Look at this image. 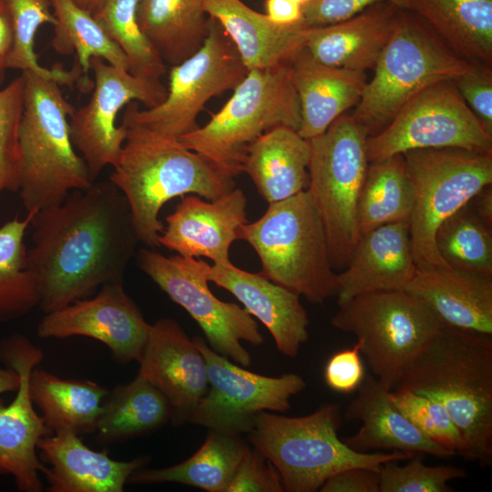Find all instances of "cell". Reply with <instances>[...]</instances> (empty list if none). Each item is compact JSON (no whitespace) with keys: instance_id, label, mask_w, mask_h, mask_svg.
Wrapping results in <instances>:
<instances>
[{"instance_id":"6da1fadb","label":"cell","mask_w":492,"mask_h":492,"mask_svg":"<svg viewBox=\"0 0 492 492\" xmlns=\"http://www.w3.org/2000/svg\"><path fill=\"white\" fill-rule=\"evenodd\" d=\"M31 223L33 247L26 264L45 313L123 282L138 242L128 201L109 179L70 191Z\"/></svg>"},{"instance_id":"7a4b0ae2","label":"cell","mask_w":492,"mask_h":492,"mask_svg":"<svg viewBox=\"0 0 492 492\" xmlns=\"http://www.w3.org/2000/svg\"><path fill=\"white\" fill-rule=\"evenodd\" d=\"M397 388L441 403L466 443V460L492 465L490 335L445 325L404 372Z\"/></svg>"},{"instance_id":"3957f363","label":"cell","mask_w":492,"mask_h":492,"mask_svg":"<svg viewBox=\"0 0 492 492\" xmlns=\"http://www.w3.org/2000/svg\"><path fill=\"white\" fill-rule=\"evenodd\" d=\"M127 128L108 179L126 198L138 240L146 247H160L164 225L159 211L171 199L193 194L214 200L235 189L233 175L179 139L138 127Z\"/></svg>"},{"instance_id":"277c9868","label":"cell","mask_w":492,"mask_h":492,"mask_svg":"<svg viewBox=\"0 0 492 492\" xmlns=\"http://www.w3.org/2000/svg\"><path fill=\"white\" fill-rule=\"evenodd\" d=\"M24 108L19 127V192L27 214L59 204L74 190L89 188L88 168L75 149L69 118L75 107L60 85L33 72H22Z\"/></svg>"},{"instance_id":"5b68a950","label":"cell","mask_w":492,"mask_h":492,"mask_svg":"<svg viewBox=\"0 0 492 492\" xmlns=\"http://www.w3.org/2000/svg\"><path fill=\"white\" fill-rule=\"evenodd\" d=\"M340 410L328 404L303 416L261 412L249 440L278 470L284 491L315 492L333 475L350 467L379 470L386 461L409 460L410 452L360 453L340 440Z\"/></svg>"},{"instance_id":"8992f818","label":"cell","mask_w":492,"mask_h":492,"mask_svg":"<svg viewBox=\"0 0 492 492\" xmlns=\"http://www.w3.org/2000/svg\"><path fill=\"white\" fill-rule=\"evenodd\" d=\"M240 240L254 249L270 281L316 304L337 295L324 227L307 190L270 203L260 219L241 227Z\"/></svg>"},{"instance_id":"52a82bcc","label":"cell","mask_w":492,"mask_h":492,"mask_svg":"<svg viewBox=\"0 0 492 492\" xmlns=\"http://www.w3.org/2000/svg\"><path fill=\"white\" fill-rule=\"evenodd\" d=\"M468 61L456 54L418 15L400 9L352 118L372 137L417 93L456 79Z\"/></svg>"},{"instance_id":"ba28073f","label":"cell","mask_w":492,"mask_h":492,"mask_svg":"<svg viewBox=\"0 0 492 492\" xmlns=\"http://www.w3.org/2000/svg\"><path fill=\"white\" fill-rule=\"evenodd\" d=\"M230 99L203 127L179 142L234 177L248 146L263 133L288 127L298 131L301 108L288 67L248 70Z\"/></svg>"},{"instance_id":"9c48e42d","label":"cell","mask_w":492,"mask_h":492,"mask_svg":"<svg viewBox=\"0 0 492 492\" xmlns=\"http://www.w3.org/2000/svg\"><path fill=\"white\" fill-rule=\"evenodd\" d=\"M338 306L333 326L357 337L371 370L389 390L446 325L425 302L404 290L367 292Z\"/></svg>"},{"instance_id":"30bf717a","label":"cell","mask_w":492,"mask_h":492,"mask_svg":"<svg viewBox=\"0 0 492 492\" xmlns=\"http://www.w3.org/2000/svg\"><path fill=\"white\" fill-rule=\"evenodd\" d=\"M364 129L348 114L308 139L309 186L320 213L333 269H344L359 240L356 211L368 159Z\"/></svg>"},{"instance_id":"8fae6325","label":"cell","mask_w":492,"mask_h":492,"mask_svg":"<svg viewBox=\"0 0 492 492\" xmlns=\"http://www.w3.org/2000/svg\"><path fill=\"white\" fill-rule=\"evenodd\" d=\"M414 192L409 232L419 270L447 266L435 244L440 224L492 184V152L457 148L420 149L403 153Z\"/></svg>"},{"instance_id":"7c38bea8","label":"cell","mask_w":492,"mask_h":492,"mask_svg":"<svg viewBox=\"0 0 492 492\" xmlns=\"http://www.w3.org/2000/svg\"><path fill=\"white\" fill-rule=\"evenodd\" d=\"M247 73L227 33L210 17L209 32L200 47L171 67L163 102L142 110L138 103L130 102L122 124L179 139L199 127L198 116L211 97L233 90Z\"/></svg>"},{"instance_id":"4fadbf2b","label":"cell","mask_w":492,"mask_h":492,"mask_svg":"<svg viewBox=\"0 0 492 492\" xmlns=\"http://www.w3.org/2000/svg\"><path fill=\"white\" fill-rule=\"evenodd\" d=\"M138 267L198 323L216 353L243 367L251 355L241 342L263 343L257 322L243 307L219 300L210 290V264L179 254L166 257L150 248L137 252Z\"/></svg>"},{"instance_id":"5bb4252c","label":"cell","mask_w":492,"mask_h":492,"mask_svg":"<svg viewBox=\"0 0 492 492\" xmlns=\"http://www.w3.org/2000/svg\"><path fill=\"white\" fill-rule=\"evenodd\" d=\"M441 148L492 152V135L453 81L437 82L417 93L384 128L366 139L369 162L412 149Z\"/></svg>"},{"instance_id":"9a60e30c","label":"cell","mask_w":492,"mask_h":492,"mask_svg":"<svg viewBox=\"0 0 492 492\" xmlns=\"http://www.w3.org/2000/svg\"><path fill=\"white\" fill-rule=\"evenodd\" d=\"M193 342L206 362L208 390L188 423L234 435L248 434L261 412H286L291 397L306 386L296 374H258L216 353L203 339L196 337Z\"/></svg>"},{"instance_id":"2e32d148","label":"cell","mask_w":492,"mask_h":492,"mask_svg":"<svg viewBox=\"0 0 492 492\" xmlns=\"http://www.w3.org/2000/svg\"><path fill=\"white\" fill-rule=\"evenodd\" d=\"M90 69L94 73L91 97L75 109L69 130L95 181L105 167L117 163L126 140L127 127L116 125L120 109L132 101L154 108L163 102L167 88L160 80L135 77L100 57L90 59Z\"/></svg>"},{"instance_id":"e0dca14e","label":"cell","mask_w":492,"mask_h":492,"mask_svg":"<svg viewBox=\"0 0 492 492\" xmlns=\"http://www.w3.org/2000/svg\"><path fill=\"white\" fill-rule=\"evenodd\" d=\"M44 354L24 334L13 333L0 341V361L17 372L20 384L9 405L0 397V475L13 477L22 492H41L39 475L46 466L38 456L39 440L53 432L34 408L28 380Z\"/></svg>"},{"instance_id":"ac0fdd59","label":"cell","mask_w":492,"mask_h":492,"mask_svg":"<svg viewBox=\"0 0 492 492\" xmlns=\"http://www.w3.org/2000/svg\"><path fill=\"white\" fill-rule=\"evenodd\" d=\"M149 328L123 282H115L102 285L95 296L46 313L36 333L44 339L92 338L105 344L115 361L128 364L139 360Z\"/></svg>"},{"instance_id":"d6986e66","label":"cell","mask_w":492,"mask_h":492,"mask_svg":"<svg viewBox=\"0 0 492 492\" xmlns=\"http://www.w3.org/2000/svg\"><path fill=\"white\" fill-rule=\"evenodd\" d=\"M138 375L159 389L170 405V420H188L208 390L205 359L181 326L162 318L149 324Z\"/></svg>"},{"instance_id":"ffe728a7","label":"cell","mask_w":492,"mask_h":492,"mask_svg":"<svg viewBox=\"0 0 492 492\" xmlns=\"http://www.w3.org/2000/svg\"><path fill=\"white\" fill-rule=\"evenodd\" d=\"M246 207L247 199L239 188L209 201L193 194L182 197L166 218L159 245L183 257H206L213 264H231V245L240 240L241 229L248 222Z\"/></svg>"},{"instance_id":"44dd1931","label":"cell","mask_w":492,"mask_h":492,"mask_svg":"<svg viewBox=\"0 0 492 492\" xmlns=\"http://www.w3.org/2000/svg\"><path fill=\"white\" fill-rule=\"evenodd\" d=\"M37 450L47 464L43 475L49 492H122L131 474L149 462L148 456L115 460L106 450L89 448L66 427L42 437Z\"/></svg>"},{"instance_id":"7402d4cb","label":"cell","mask_w":492,"mask_h":492,"mask_svg":"<svg viewBox=\"0 0 492 492\" xmlns=\"http://www.w3.org/2000/svg\"><path fill=\"white\" fill-rule=\"evenodd\" d=\"M208 279L234 295L267 328L279 352L288 357L298 354L309 337V319L299 294L232 263L210 265Z\"/></svg>"},{"instance_id":"603a6c76","label":"cell","mask_w":492,"mask_h":492,"mask_svg":"<svg viewBox=\"0 0 492 492\" xmlns=\"http://www.w3.org/2000/svg\"><path fill=\"white\" fill-rule=\"evenodd\" d=\"M415 271L409 223L379 226L359 237L349 263L337 274L338 305L367 292L403 290Z\"/></svg>"},{"instance_id":"cb8c5ba5","label":"cell","mask_w":492,"mask_h":492,"mask_svg":"<svg viewBox=\"0 0 492 492\" xmlns=\"http://www.w3.org/2000/svg\"><path fill=\"white\" fill-rule=\"evenodd\" d=\"M446 326L492 334V275L449 266L416 271L403 289Z\"/></svg>"},{"instance_id":"d4e9b609","label":"cell","mask_w":492,"mask_h":492,"mask_svg":"<svg viewBox=\"0 0 492 492\" xmlns=\"http://www.w3.org/2000/svg\"><path fill=\"white\" fill-rule=\"evenodd\" d=\"M390 391L377 378L364 375L344 418L359 420V431L344 443L354 451L394 450L439 457L456 454L424 435L394 404Z\"/></svg>"},{"instance_id":"484cf974","label":"cell","mask_w":492,"mask_h":492,"mask_svg":"<svg viewBox=\"0 0 492 492\" xmlns=\"http://www.w3.org/2000/svg\"><path fill=\"white\" fill-rule=\"evenodd\" d=\"M207 15L215 19L234 44L248 70L289 67L304 48V23L280 26L241 0H203Z\"/></svg>"},{"instance_id":"4316f807","label":"cell","mask_w":492,"mask_h":492,"mask_svg":"<svg viewBox=\"0 0 492 492\" xmlns=\"http://www.w3.org/2000/svg\"><path fill=\"white\" fill-rule=\"evenodd\" d=\"M400 9L392 3L380 2L343 22L308 27L304 49L321 64L365 72L374 68Z\"/></svg>"},{"instance_id":"83f0119b","label":"cell","mask_w":492,"mask_h":492,"mask_svg":"<svg viewBox=\"0 0 492 492\" xmlns=\"http://www.w3.org/2000/svg\"><path fill=\"white\" fill-rule=\"evenodd\" d=\"M301 108L298 133L315 138L360 101L367 84L364 71L330 67L313 59L303 48L288 67Z\"/></svg>"},{"instance_id":"f1b7e54d","label":"cell","mask_w":492,"mask_h":492,"mask_svg":"<svg viewBox=\"0 0 492 492\" xmlns=\"http://www.w3.org/2000/svg\"><path fill=\"white\" fill-rule=\"evenodd\" d=\"M310 156L308 139L293 128L277 127L248 146L242 170L270 204L308 189Z\"/></svg>"},{"instance_id":"f546056e","label":"cell","mask_w":492,"mask_h":492,"mask_svg":"<svg viewBox=\"0 0 492 492\" xmlns=\"http://www.w3.org/2000/svg\"><path fill=\"white\" fill-rule=\"evenodd\" d=\"M456 54L492 66V0H408Z\"/></svg>"},{"instance_id":"4dcf8cb0","label":"cell","mask_w":492,"mask_h":492,"mask_svg":"<svg viewBox=\"0 0 492 492\" xmlns=\"http://www.w3.org/2000/svg\"><path fill=\"white\" fill-rule=\"evenodd\" d=\"M33 404L53 432L66 427L78 435L95 431L108 390L90 380L66 379L36 367L28 380Z\"/></svg>"},{"instance_id":"1f68e13d","label":"cell","mask_w":492,"mask_h":492,"mask_svg":"<svg viewBox=\"0 0 492 492\" xmlns=\"http://www.w3.org/2000/svg\"><path fill=\"white\" fill-rule=\"evenodd\" d=\"M137 18L163 61L171 66L194 54L209 32L203 0H138Z\"/></svg>"},{"instance_id":"d6a6232c","label":"cell","mask_w":492,"mask_h":492,"mask_svg":"<svg viewBox=\"0 0 492 492\" xmlns=\"http://www.w3.org/2000/svg\"><path fill=\"white\" fill-rule=\"evenodd\" d=\"M249 446L240 435L209 429L204 443L190 457L170 466L141 467L128 483H179L208 492H226Z\"/></svg>"},{"instance_id":"836d02e7","label":"cell","mask_w":492,"mask_h":492,"mask_svg":"<svg viewBox=\"0 0 492 492\" xmlns=\"http://www.w3.org/2000/svg\"><path fill=\"white\" fill-rule=\"evenodd\" d=\"M170 420V405L154 385L137 375L105 397L95 433L97 441L110 444L150 433Z\"/></svg>"},{"instance_id":"e575fe53","label":"cell","mask_w":492,"mask_h":492,"mask_svg":"<svg viewBox=\"0 0 492 492\" xmlns=\"http://www.w3.org/2000/svg\"><path fill=\"white\" fill-rule=\"evenodd\" d=\"M414 192L403 154L368 163L356 211L359 237L393 222L409 223Z\"/></svg>"},{"instance_id":"d590c367","label":"cell","mask_w":492,"mask_h":492,"mask_svg":"<svg viewBox=\"0 0 492 492\" xmlns=\"http://www.w3.org/2000/svg\"><path fill=\"white\" fill-rule=\"evenodd\" d=\"M11 31L12 44L6 59V69L28 71L56 81L60 86L72 87L79 82L80 89L87 92L92 84L83 75L76 63L70 70L61 65L52 68L42 67L35 52V38L38 28L44 24L54 26L56 19L50 0H0Z\"/></svg>"},{"instance_id":"8d00e7d4","label":"cell","mask_w":492,"mask_h":492,"mask_svg":"<svg viewBox=\"0 0 492 492\" xmlns=\"http://www.w3.org/2000/svg\"><path fill=\"white\" fill-rule=\"evenodd\" d=\"M56 23L53 26V49L63 56L75 54L85 79L90 59L100 57L107 63L128 70L127 57L106 34L94 15L77 5L73 0H50Z\"/></svg>"},{"instance_id":"74e56055","label":"cell","mask_w":492,"mask_h":492,"mask_svg":"<svg viewBox=\"0 0 492 492\" xmlns=\"http://www.w3.org/2000/svg\"><path fill=\"white\" fill-rule=\"evenodd\" d=\"M35 215L15 218L0 228V323L18 319L39 304L36 282L26 269L24 243Z\"/></svg>"},{"instance_id":"f35d334b","label":"cell","mask_w":492,"mask_h":492,"mask_svg":"<svg viewBox=\"0 0 492 492\" xmlns=\"http://www.w3.org/2000/svg\"><path fill=\"white\" fill-rule=\"evenodd\" d=\"M491 227L468 201L437 228V252L451 268L492 275Z\"/></svg>"},{"instance_id":"ab89813d","label":"cell","mask_w":492,"mask_h":492,"mask_svg":"<svg viewBox=\"0 0 492 492\" xmlns=\"http://www.w3.org/2000/svg\"><path fill=\"white\" fill-rule=\"evenodd\" d=\"M137 5L138 0H106L93 15L124 53L131 75L160 80L166 63L141 30Z\"/></svg>"},{"instance_id":"60d3db41","label":"cell","mask_w":492,"mask_h":492,"mask_svg":"<svg viewBox=\"0 0 492 492\" xmlns=\"http://www.w3.org/2000/svg\"><path fill=\"white\" fill-rule=\"evenodd\" d=\"M390 395L399 411L424 435L466 460V443L441 403L403 388L391 390Z\"/></svg>"},{"instance_id":"b9f144b4","label":"cell","mask_w":492,"mask_h":492,"mask_svg":"<svg viewBox=\"0 0 492 492\" xmlns=\"http://www.w3.org/2000/svg\"><path fill=\"white\" fill-rule=\"evenodd\" d=\"M24 85L21 74L0 89V193L19 190V127L24 108Z\"/></svg>"},{"instance_id":"7bdbcfd3","label":"cell","mask_w":492,"mask_h":492,"mask_svg":"<svg viewBox=\"0 0 492 492\" xmlns=\"http://www.w3.org/2000/svg\"><path fill=\"white\" fill-rule=\"evenodd\" d=\"M422 455H415L402 466L395 460L383 463L379 492H451L447 482L466 476L455 466H426Z\"/></svg>"},{"instance_id":"ee69618b","label":"cell","mask_w":492,"mask_h":492,"mask_svg":"<svg viewBox=\"0 0 492 492\" xmlns=\"http://www.w3.org/2000/svg\"><path fill=\"white\" fill-rule=\"evenodd\" d=\"M453 82L466 104L492 135V66L468 61L466 69Z\"/></svg>"},{"instance_id":"f6af8a7d","label":"cell","mask_w":492,"mask_h":492,"mask_svg":"<svg viewBox=\"0 0 492 492\" xmlns=\"http://www.w3.org/2000/svg\"><path fill=\"white\" fill-rule=\"evenodd\" d=\"M282 477L272 465L255 447L245 452L226 492H282Z\"/></svg>"},{"instance_id":"bcb514c9","label":"cell","mask_w":492,"mask_h":492,"mask_svg":"<svg viewBox=\"0 0 492 492\" xmlns=\"http://www.w3.org/2000/svg\"><path fill=\"white\" fill-rule=\"evenodd\" d=\"M380 2L409 10L408 0H309L302 6V18L308 27L324 26L347 20Z\"/></svg>"},{"instance_id":"7dc6e473","label":"cell","mask_w":492,"mask_h":492,"mask_svg":"<svg viewBox=\"0 0 492 492\" xmlns=\"http://www.w3.org/2000/svg\"><path fill=\"white\" fill-rule=\"evenodd\" d=\"M360 353L357 342L353 348L341 350L331 356L324 370V379L331 389L342 394L357 389L365 375Z\"/></svg>"},{"instance_id":"c3c4849f","label":"cell","mask_w":492,"mask_h":492,"mask_svg":"<svg viewBox=\"0 0 492 492\" xmlns=\"http://www.w3.org/2000/svg\"><path fill=\"white\" fill-rule=\"evenodd\" d=\"M380 471L369 467H350L330 477L321 492H379Z\"/></svg>"},{"instance_id":"681fc988","label":"cell","mask_w":492,"mask_h":492,"mask_svg":"<svg viewBox=\"0 0 492 492\" xmlns=\"http://www.w3.org/2000/svg\"><path fill=\"white\" fill-rule=\"evenodd\" d=\"M265 15L280 26H292L304 23L302 7L291 0H266Z\"/></svg>"},{"instance_id":"f907efd6","label":"cell","mask_w":492,"mask_h":492,"mask_svg":"<svg viewBox=\"0 0 492 492\" xmlns=\"http://www.w3.org/2000/svg\"><path fill=\"white\" fill-rule=\"evenodd\" d=\"M12 36L8 21L0 4V85L6 70V59L11 48Z\"/></svg>"},{"instance_id":"816d5d0a","label":"cell","mask_w":492,"mask_h":492,"mask_svg":"<svg viewBox=\"0 0 492 492\" xmlns=\"http://www.w3.org/2000/svg\"><path fill=\"white\" fill-rule=\"evenodd\" d=\"M475 211L492 225V189L491 184L483 188L470 200Z\"/></svg>"},{"instance_id":"f5cc1de1","label":"cell","mask_w":492,"mask_h":492,"mask_svg":"<svg viewBox=\"0 0 492 492\" xmlns=\"http://www.w3.org/2000/svg\"><path fill=\"white\" fill-rule=\"evenodd\" d=\"M20 384V376L12 368L0 367V395L7 392H15Z\"/></svg>"},{"instance_id":"db71d44e","label":"cell","mask_w":492,"mask_h":492,"mask_svg":"<svg viewBox=\"0 0 492 492\" xmlns=\"http://www.w3.org/2000/svg\"><path fill=\"white\" fill-rule=\"evenodd\" d=\"M73 2L82 9L94 15L103 5L106 0H73Z\"/></svg>"},{"instance_id":"11a10c76","label":"cell","mask_w":492,"mask_h":492,"mask_svg":"<svg viewBox=\"0 0 492 492\" xmlns=\"http://www.w3.org/2000/svg\"><path fill=\"white\" fill-rule=\"evenodd\" d=\"M291 1L300 5L302 7L304 6L309 2V0H291Z\"/></svg>"}]
</instances>
